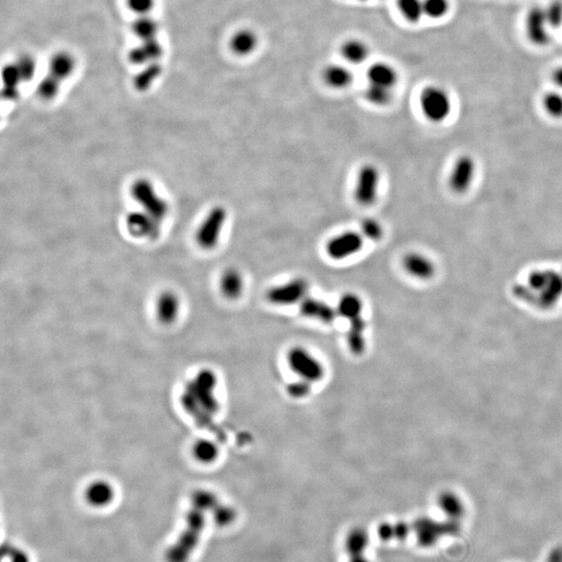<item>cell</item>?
<instances>
[{
  "label": "cell",
  "instance_id": "cell-1",
  "mask_svg": "<svg viewBox=\"0 0 562 562\" xmlns=\"http://www.w3.org/2000/svg\"><path fill=\"white\" fill-rule=\"evenodd\" d=\"M204 511L192 506L187 515V525L177 541L167 550V562H187L198 545L205 526Z\"/></svg>",
  "mask_w": 562,
  "mask_h": 562
},
{
  "label": "cell",
  "instance_id": "cell-2",
  "mask_svg": "<svg viewBox=\"0 0 562 562\" xmlns=\"http://www.w3.org/2000/svg\"><path fill=\"white\" fill-rule=\"evenodd\" d=\"M419 104L424 118L434 124L446 121L452 112V100L442 86H428L423 89Z\"/></svg>",
  "mask_w": 562,
  "mask_h": 562
},
{
  "label": "cell",
  "instance_id": "cell-3",
  "mask_svg": "<svg viewBox=\"0 0 562 562\" xmlns=\"http://www.w3.org/2000/svg\"><path fill=\"white\" fill-rule=\"evenodd\" d=\"M130 196L141 207V209L150 213L158 220L163 221L168 215L169 203L163 198L154 185L147 178H138L132 183Z\"/></svg>",
  "mask_w": 562,
  "mask_h": 562
},
{
  "label": "cell",
  "instance_id": "cell-4",
  "mask_svg": "<svg viewBox=\"0 0 562 562\" xmlns=\"http://www.w3.org/2000/svg\"><path fill=\"white\" fill-rule=\"evenodd\" d=\"M227 217V209L222 205L211 207L195 233V239L199 247L204 250L217 247L226 224Z\"/></svg>",
  "mask_w": 562,
  "mask_h": 562
},
{
  "label": "cell",
  "instance_id": "cell-5",
  "mask_svg": "<svg viewBox=\"0 0 562 562\" xmlns=\"http://www.w3.org/2000/svg\"><path fill=\"white\" fill-rule=\"evenodd\" d=\"M528 285L537 294L541 305H553L562 296L561 274L552 270L532 272L528 277Z\"/></svg>",
  "mask_w": 562,
  "mask_h": 562
},
{
  "label": "cell",
  "instance_id": "cell-6",
  "mask_svg": "<svg viewBox=\"0 0 562 562\" xmlns=\"http://www.w3.org/2000/svg\"><path fill=\"white\" fill-rule=\"evenodd\" d=\"M379 187V169L372 164L364 165L356 176L354 199L360 207H372L377 201Z\"/></svg>",
  "mask_w": 562,
  "mask_h": 562
},
{
  "label": "cell",
  "instance_id": "cell-7",
  "mask_svg": "<svg viewBox=\"0 0 562 562\" xmlns=\"http://www.w3.org/2000/svg\"><path fill=\"white\" fill-rule=\"evenodd\" d=\"M290 368L300 379L317 382L324 377V366L315 356L302 347H294L287 356Z\"/></svg>",
  "mask_w": 562,
  "mask_h": 562
},
{
  "label": "cell",
  "instance_id": "cell-8",
  "mask_svg": "<svg viewBox=\"0 0 562 562\" xmlns=\"http://www.w3.org/2000/svg\"><path fill=\"white\" fill-rule=\"evenodd\" d=\"M309 283L303 277H296L287 283L272 287L266 293V298L270 303L278 306L293 305L301 303L307 297Z\"/></svg>",
  "mask_w": 562,
  "mask_h": 562
},
{
  "label": "cell",
  "instance_id": "cell-9",
  "mask_svg": "<svg viewBox=\"0 0 562 562\" xmlns=\"http://www.w3.org/2000/svg\"><path fill=\"white\" fill-rule=\"evenodd\" d=\"M477 174L476 161L469 154L459 155L453 163L448 177L450 190L457 195L469 192Z\"/></svg>",
  "mask_w": 562,
  "mask_h": 562
},
{
  "label": "cell",
  "instance_id": "cell-10",
  "mask_svg": "<svg viewBox=\"0 0 562 562\" xmlns=\"http://www.w3.org/2000/svg\"><path fill=\"white\" fill-rule=\"evenodd\" d=\"M364 237L354 231H344L331 237L326 244V253L333 261H344L362 251Z\"/></svg>",
  "mask_w": 562,
  "mask_h": 562
},
{
  "label": "cell",
  "instance_id": "cell-11",
  "mask_svg": "<svg viewBox=\"0 0 562 562\" xmlns=\"http://www.w3.org/2000/svg\"><path fill=\"white\" fill-rule=\"evenodd\" d=\"M161 222L146 211H132L125 218V226L128 233L141 239H154L161 233Z\"/></svg>",
  "mask_w": 562,
  "mask_h": 562
},
{
  "label": "cell",
  "instance_id": "cell-12",
  "mask_svg": "<svg viewBox=\"0 0 562 562\" xmlns=\"http://www.w3.org/2000/svg\"><path fill=\"white\" fill-rule=\"evenodd\" d=\"M526 35L533 45L546 46L550 42V26L546 17L545 9L533 7L526 16Z\"/></svg>",
  "mask_w": 562,
  "mask_h": 562
},
{
  "label": "cell",
  "instance_id": "cell-13",
  "mask_svg": "<svg viewBox=\"0 0 562 562\" xmlns=\"http://www.w3.org/2000/svg\"><path fill=\"white\" fill-rule=\"evenodd\" d=\"M403 269L408 275L419 280H429L434 277L436 266L434 261L421 253H410L402 259Z\"/></svg>",
  "mask_w": 562,
  "mask_h": 562
},
{
  "label": "cell",
  "instance_id": "cell-14",
  "mask_svg": "<svg viewBox=\"0 0 562 562\" xmlns=\"http://www.w3.org/2000/svg\"><path fill=\"white\" fill-rule=\"evenodd\" d=\"M418 543L422 547H432L441 537L447 535L446 524L437 523L429 517H420L414 524Z\"/></svg>",
  "mask_w": 562,
  "mask_h": 562
},
{
  "label": "cell",
  "instance_id": "cell-15",
  "mask_svg": "<svg viewBox=\"0 0 562 562\" xmlns=\"http://www.w3.org/2000/svg\"><path fill=\"white\" fill-rule=\"evenodd\" d=\"M301 315L309 319L318 320L322 323L331 324L338 316L336 308L317 298L306 297L300 303Z\"/></svg>",
  "mask_w": 562,
  "mask_h": 562
},
{
  "label": "cell",
  "instance_id": "cell-16",
  "mask_svg": "<svg viewBox=\"0 0 562 562\" xmlns=\"http://www.w3.org/2000/svg\"><path fill=\"white\" fill-rule=\"evenodd\" d=\"M229 47L237 56H250L259 47V37L253 30L241 28L231 36Z\"/></svg>",
  "mask_w": 562,
  "mask_h": 562
},
{
  "label": "cell",
  "instance_id": "cell-17",
  "mask_svg": "<svg viewBox=\"0 0 562 562\" xmlns=\"http://www.w3.org/2000/svg\"><path fill=\"white\" fill-rule=\"evenodd\" d=\"M368 84L394 89L398 82V72L386 62H374L366 72Z\"/></svg>",
  "mask_w": 562,
  "mask_h": 562
},
{
  "label": "cell",
  "instance_id": "cell-18",
  "mask_svg": "<svg viewBox=\"0 0 562 562\" xmlns=\"http://www.w3.org/2000/svg\"><path fill=\"white\" fill-rule=\"evenodd\" d=\"M322 78L326 86L334 90H344L353 82V73L349 68L340 64H330L322 72Z\"/></svg>",
  "mask_w": 562,
  "mask_h": 562
},
{
  "label": "cell",
  "instance_id": "cell-19",
  "mask_svg": "<svg viewBox=\"0 0 562 562\" xmlns=\"http://www.w3.org/2000/svg\"><path fill=\"white\" fill-rule=\"evenodd\" d=\"M180 310V301L174 292H163L155 303V312L161 321L171 323L176 319Z\"/></svg>",
  "mask_w": 562,
  "mask_h": 562
},
{
  "label": "cell",
  "instance_id": "cell-20",
  "mask_svg": "<svg viewBox=\"0 0 562 562\" xmlns=\"http://www.w3.org/2000/svg\"><path fill=\"white\" fill-rule=\"evenodd\" d=\"M86 502L94 507H104L110 504L115 497V491L110 483L104 480L94 481L86 489Z\"/></svg>",
  "mask_w": 562,
  "mask_h": 562
},
{
  "label": "cell",
  "instance_id": "cell-21",
  "mask_svg": "<svg viewBox=\"0 0 562 562\" xmlns=\"http://www.w3.org/2000/svg\"><path fill=\"white\" fill-rule=\"evenodd\" d=\"M220 290L227 299L235 300L241 297L244 291V277L237 268H229L223 272L220 278Z\"/></svg>",
  "mask_w": 562,
  "mask_h": 562
},
{
  "label": "cell",
  "instance_id": "cell-22",
  "mask_svg": "<svg viewBox=\"0 0 562 562\" xmlns=\"http://www.w3.org/2000/svg\"><path fill=\"white\" fill-rule=\"evenodd\" d=\"M340 51L342 58L352 65H360L366 62L370 56V48L368 44L355 38H351V39L342 42Z\"/></svg>",
  "mask_w": 562,
  "mask_h": 562
},
{
  "label": "cell",
  "instance_id": "cell-23",
  "mask_svg": "<svg viewBox=\"0 0 562 562\" xmlns=\"http://www.w3.org/2000/svg\"><path fill=\"white\" fill-rule=\"evenodd\" d=\"M75 70V58L69 52L60 51L54 54L49 60V74L60 82L72 75Z\"/></svg>",
  "mask_w": 562,
  "mask_h": 562
},
{
  "label": "cell",
  "instance_id": "cell-24",
  "mask_svg": "<svg viewBox=\"0 0 562 562\" xmlns=\"http://www.w3.org/2000/svg\"><path fill=\"white\" fill-rule=\"evenodd\" d=\"M366 324L362 317L350 321L349 330L347 333V344L351 353L354 355H362L366 350V340L364 332Z\"/></svg>",
  "mask_w": 562,
  "mask_h": 562
},
{
  "label": "cell",
  "instance_id": "cell-25",
  "mask_svg": "<svg viewBox=\"0 0 562 562\" xmlns=\"http://www.w3.org/2000/svg\"><path fill=\"white\" fill-rule=\"evenodd\" d=\"M362 309H364V303L360 296L354 293L344 294L336 306L338 315L349 321L362 317Z\"/></svg>",
  "mask_w": 562,
  "mask_h": 562
},
{
  "label": "cell",
  "instance_id": "cell-26",
  "mask_svg": "<svg viewBox=\"0 0 562 562\" xmlns=\"http://www.w3.org/2000/svg\"><path fill=\"white\" fill-rule=\"evenodd\" d=\"M370 545V535L364 528H354L348 533L345 539V550L350 557L351 556L364 555V551Z\"/></svg>",
  "mask_w": 562,
  "mask_h": 562
},
{
  "label": "cell",
  "instance_id": "cell-27",
  "mask_svg": "<svg viewBox=\"0 0 562 562\" xmlns=\"http://www.w3.org/2000/svg\"><path fill=\"white\" fill-rule=\"evenodd\" d=\"M437 504L441 511L451 519L458 521L465 513V506L461 500L455 493H450V491L441 493L440 497L437 499Z\"/></svg>",
  "mask_w": 562,
  "mask_h": 562
},
{
  "label": "cell",
  "instance_id": "cell-28",
  "mask_svg": "<svg viewBox=\"0 0 562 562\" xmlns=\"http://www.w3.org/2000/svg\"><path fill=\"white\" fill-rule=\"evenodd\" d=\"M162 66H161V64H159V62L147 64V65H145L144 68L140 70V72H138L137 75L134 76V88H136L137 90L142 91V92L148 90V89L152 86L153 82L160 78L161 74H162Z\"/></svg>",
  "mask_w": 562,
  "mask_h": 562
},
{
  "label": "cell",
  "instance_id": "cell-29",
  "mask_svg": "<svg viewBox=\"0 0 562 562\" xmlns=\"http://www.w3.org/2000/svg\"><path fill=\"white\" fill-rule=\"evenodd\" d=\"M160 26L158 22L149 16H139L138 19L132 23V33L141 40L156 39Z\"/></svg>",
  "mask_w": 562,
  "mask_h": 562
},
{
  "label": "cell",
  "instance_id": "cell-30",
  "mask_svg": "<svg viewBox=\"0 0 562 562\" xmlns=\"http://www.w3.org/2000/svg\"><path fill=\"white\" fill-rule=\"evenodd\" d=\"M364 97L368 104L378 108L388 106L393 100V89L368 84L364 91Z\"/></svg>",
  "mask_w": 562,
  "mask_h": 562
},
{
  "label": "cell",
  "instance_id": "cell-31",
  "mask_svg": "<svg viewBox=\"0 0 562 562\" xmlns=\"http://www.w3.org/2000/svg\"><path fill=\"white\" fill-rule=\"evenodd\" d=\"M401 16L410 23H417L424 15L423 0H397Z\"/></svg>",
  "mask_w": 562,
  "mask_h": 562
},
{
  "label": "cell",
  "instance_id": "cell-32",
  "mask_svg": "<svg viewBox=\"0 0 562 562\" xmlns=\"http://www.w3.org/2000/svg\"><path fill=\"white\" fill-rule=\"evenodd\" d=\"M193 454L197 460L202 463H211L218 458L219 449L215 443L209 440H199L193 448Z\"/></svg>",
  "mask_w": 562,
  "mask_h": 562
},
{
  "label": "cell",
  "instance_id": "cell-33",
  "mask_svg": "<svg viewBox=\"0 0 562 562\" xmlns=\"http://www.w3.org/2000/svg\"><path fill=\"white\" fill-rule=\"evenodd\" d=\"M220 504L217 495L207 489H199L192 495V506L197 507L201 511L213 513L215 507Z\"/></svg>",
  "mask_w": 562,
  "mask_h": 562
},
{
  "label": "cell",
  "instance_id": "cell-34",
  "mask_svg": "<svg viewBox=\"0 0 562 562\" xmlns=\"http://www.w3.org/2000/svg\"><path fill=\"white\" fill-rule=\"evenodd\" d=\"M60 84L62 82L60 80L48 73L38 84V95L43 100L54 99L60 92Z\"/></svg>",
  "mask_w": 562,
  "mask_h": 562
},
{
  "label": "cell",
  "instance_id": "cell-35",
  "mask_svg": "<svg viewBox=\"0 0 562 562\" xmlns=\"http://www.w3.org/2000/svg\"><path fill=\"white\" fill-rule=\"evenodd\" d=\"M424 15L430 19H442L450 12L449 0H423Z\"/></svg>",
  "mask_w": 562,
  "mask_h": 562
},
{
  "label": "cell",
  "instance_id": "cell-36",
  "mask_svg": "<svg viewBox=\"0 0 562 562\" xmlns=\"http://www.w3.org/2000/svg\"><path fill=\"white\" fill-rule=\"evenodd\" d=\"M543 110L552 118H562V94L556 91L547 93L543 99Z\"/></svg>",
  "mask_w": 562,
  "mask_h": 562
},
{
  "label": "cell",
  "instance_id": "cell-37",
  "mask_svg": "<svg viewBox=\"0 0 562 562\" xmlns=\"http://www.w3.org/2000/svg\"><path fill=\"white\" fill-rule=\"evenodd\" d=\"M362 237L373 242H378L384 237V229L382 223L374 218H366L360 224Z\"/></svg>",
  "mask_w": 562,
  "mask_h": 562
},
{
  "label": "cell",
  "instance_id": "cell-38",
  "mask_svg": "<svg viewBox=\"0 0 562 562\" xmlns=\"http://www.w3.org/2000/svg\"><path fill=\"white\" fill-rule=\"evenodd\" d=\"M15 64L23 82H30L35 76L36 71H37V62L33 56L30 54H23L17 58Z\"/></svg>",
  "mask_w": 562,
  "mask_h": 562
},
{
  "label": "cell",
  "instance_id": "cell-39",
  "mask_svg": "<svg viewBox=\"0 0 562 562\" xmlns=\"http://www.w3.org/2000/svg\"><path fill=\"white\" fill-rule=\"evenodd\" d=\"M213 521L218 526L226 527L231 525L237 519V511L229 505L219 504L215 507V511L211 513Z\"/></svg>",
  "mask_w": 562,
  "mask_h": 562
},
{
  "label": "cell",
  "instance_id": "cell-40",
  "mask_svg": "<svg viewBox=\"0 0 562 562\" xmlns=\"http://www.w3.org/2000/svg\"><path fill=\"white\" fill-rule=\"evenodd\" d=\"M545 9L546 17L550 28H559L562 25V1L553 0Z\"/></svg>",
  "mask_w": 562,
  "mask_h": 562
},
{
  "label": "cell",
  "instance_id": "cell-41",
  "mask_svg": "<svg viewBox=\"0 0 562 562\" xmlns=\"http://www.w3.org/2000/svg\"><path fill=\"white\" fill-rule=\"evenodd\" d=\"M3 88H19L20 84L23 82L19 70L15 62L5 65L3 69Z\"/></svg>",
  "mask_w": 562,
  "mask_h": 562
},
{
  "label": "cell",
  "instance_id": "cell-42",
  "mask_svg": "<svg viewBox=\"0 0 562 562\" xmlns=\"http://www.w3.org/2000/svg\"><path fill=\"white\" fill-rule=\"evenodd\" d=\"M141 46L144 49L145 54H146L147 58H148L150 62H159V60L162 58L163 54H164V48H163L162 44L156 39L142 41Z\"/></svg>",
  "mask_w": 562,
  "mask_h": 562
},
{
  "label": "cell",
  "instance_id": "cell-43",
  "mask_svg": "<svg viewBox=\"0 0 562 562\" xmlns=\"http://www.w3.org/2000/svg\"><path fill=\"white\" fill-rule=\"evenodd\" d=\"M3 557L8 558L10 562H30V557L26 552L12 543H3Z\"/></svg>",
  "mask_w": 562,
  "mask_h": 562
},
{
  "label": "cell",
  "instance_id": "cell-44",
  "mask_svg": "<svg viewBox=\"0 0 562 562\" xmlns=\"http://www.w3.org/2000/svg\"><path fill=\"white\" fill-rule=\"evenodd\" d=\"M310 390H312V382L304 379L298 380L288 386V394L294 399L304 398L309 395Z\"/></svg>",
  "mask_w": 562,
  "mask_h": 562
},
{
  "label": "cell",
  "instance_id": "cell-45",
  "mask_svg": "<svg viewBox=\"0 0 562 562\" xmlns=\"http://www.w3.org/2000/svg\"><path fill=\"white\" fill-rule=\"evenodd\" d=\"M155 0H128L130 11L139 16H148L154 8Z\"/></svg>",
  "mask_w": 562,
  "mask_h": 562
},
{
  "label": "cell",
  "instance_id": "cell-46",
  "mask_svg": "<svg viewBox=\"0 0 562 562\" xmlns=\"http://www.w3.org/2000/svg\"><path fill=\"white\" fill-rule=\"evenodd\" d=\"M378 535H379L380 539L384 541H393V539H395L394 523L382 524L379 529H378Z\"/></svg>",
  "mask_w": 562,
  "mask_h": 562
},
{
  "label": "cell",
  "instance_id": "cell-47",
  "mask_svg": "<svg viewBox=\"0 0 562 562\" xmlns=\"http://www.w3.org/2000/svg\"><path fill=\"white\" fill-rule=\"evenodd\" d=\"M395 526V539H404L410 535V526L404 522L394 523Z\"/></svg>",
  "mask_w": 562,
  "mask_h": 562
},
{
  "label": "cell",
  "instance_id": "cell-48",
  "mask_svg": "<svg viewBox=\"0 0 562 562\" xmlns=\"http://www.w3.org/2000/svg\"><path fill=\"white\" fill-rule=\"evenodd\" d=\"M552 80H553L556 86L562 89V66L554 70L553 74H552Z\"/></svg>",
  "mask_w": 562,
  "mask_h": 562
},
{
  "label": "cell",
  "instance_id": "cell-49",
  "mask_svg": "<svg viewBox=\"0 0 562 562\" xmlns=\"http://www.w3.org/2000/svg\"><path fill=\"white\" fill-rule=\"evenodd\" d=\"M547 562H562V549L554 550Z\"/></svg>",
  "mask_w": 562,
  "mask_h": 562
},
{
  "label": "cell",
  "instance_id": "cell-50",
  "mask_svg": "<svg viewBox=\"0 0 562 562\" xmlns=\"http://www.w3.org/2000/svg\"><path fill=\"white\" fill-rule=\"evenodd\" d=\"M349 562H371L364 555L351 556Z\"/></svg>",
  "mask_w": 562,
  "mask_h": 562
}]
</instances>
